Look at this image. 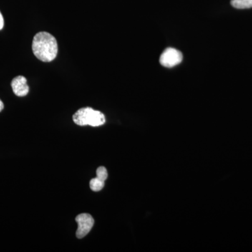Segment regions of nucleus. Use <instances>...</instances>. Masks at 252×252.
I'll return each mask as SVG.
<instances>
[{"mask_svg": "<svg viewBox=\"0 0 252 252\" xmlns=\"http://www.w3.org/2000/svg\"><path fill=\"white\" fill-rule=\"evenodd\" d=\"M32 49L36 59L44 63L54 61L59 51L56 38L46 32H40L35 34L33 38Z\"/></svg>", "mask_w": 252, "mask_h": 252, "instance_id": "1", "label": "nucleus"}, {"mask_svg": "<svg viewBox=\"0 0 252 252\" xmlns=\"http://www.w3.org/2000/svg\"><path fill=\"white\" fill-rule=\"evenodd\" d=\"M73 121L78 126H91L93 127L104 125L106 122L104 114L91 107H84L79 109L73 115Z\"/></svg>", "mask_w": 252, "mask_h": 252, "instance_id": "2", "label": "nucleus"}, {"mask_svg": "<svg viewBox=\"0 0 252 252\" xmlns=\"http://www.w3.org/2000/svg\"><path fill=\"white\" fill-rule=\"evenodd\" d=\"M183 60L182 53L173 48H167L160 57V63L163 67L171 68L180 64Z\"/></svg>", "mask_w": 252, "mask_h": 252, "instance_id": "3", "label": "nucleus"}, {"mask_svg": "<svg viewBox=\"0 0 252 252\" xmlns=\"http://www.w3.org/2000/svg\"><path fill=\"white\" fill-rule=\"evenodd\" d=\"M76 221L78 224L76 236L77 238H84L89 234L94 227V220L89 214H81L76 217Z\"/></svg>", "mask_w": 252, "mask_h": 252, "instance_id": "4", "label": "nucleus"}, {"mask_svg": "<svg viewBox=\"0 0 252 252\" xmlns=\"http://www.w3.org/2000/svg\"><path fill=\"white\" fill-rule=\"evenodd\" d=\"M11 87L14 94L18 97H24L29 93V86L27 84V79L23 76H18L11 81Z\"/></svg>", "mask_w": 252, "mask_h": 252, "instance_id": "5", "label": "nucleus"}, {"mask_svg": "<svg viewBox=\"0 0 252 252\" xmlns=\"http://www.w3.org/2000/svg\"><path fill=\"white\" fill-rule=\"evenodd\" d=\"M230 4L235 9H250L252 8V0H231Z\"/></svg>", "mask_w": 252, "mask_h": 252, "instance_id": "6", "label": "nucleus"}, {"mask_svg": "<svg viewBox=\"0 0 252 252\" xmlns=\"http://www.w3.org/2000/svg\"><path fill=\"white\" fill-rule=\"evenodd\" d=\"M104 187V182L99 180L97 177L92 179L90 182L91 189L94 191L97 192L102 190Z\"/></svg>", "mask_w": 252, "mask_h": 252, "instance_id": "7", "label": "nucleus"}, {"mask_svg": "<svg viewBox=\"0 0 252 252\" xmlns=\"http://www.w3.org/2000/svg\"><path fill=\"white\" fill-rule=\"evenodd\" d=\"M96 175H97V177H97V178L99 179L100 180L104 181V182L107 180V177H108L107 169L103 166L99 167L97 169Z\"/></svg>", "mask_w": 252, "mask_h": 252, "instance_id": "8", "label": "nucleus"}, {"mask_svg": "<svg viewBox=\"0 0 252 252\" xmlns=\"http://www.w3.org/2000/svg\"><path fill=\"white\" fill-rule=\"evenodd\" d=\"M3 27H4V18L0 12V31L2 29Z\"/></svg>", "mask_w": 252, "mask_h": 252, "instance_id": "9", "label": "nucleus"}, {"mask_svg": "<svg viewBox=\"0 0 252 252\" xmlns=\"http://www.w3.org/2000/svg\"><path fill=\"white\" fill-rule=\"evenodd\" d=\"M4 103H3L2 101L0 99V112L4 109Z\"/></svg>", "mask_w": 252, "mask_h": 252, "instance_id": "10", "label": "nucleus"}]
</instances>
